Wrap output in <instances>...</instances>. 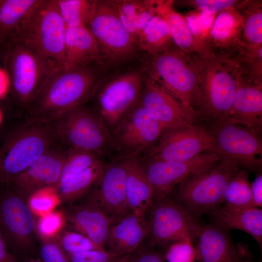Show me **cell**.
I'll return each mask as SVG.
<instances>
[{
  "instance_id": "1",
  "label": "cell",
  "mask_w": 262,
  "mask_h": 262,
  "mask_svg": "<svg viewBox=\"0 0 262 262\" xmlns=\"http://www.w3.org/2000/svg\"><path fill=\"white\" fill-rule=\"evenodd\" d=\"M197 70L200 99L196 110L200 119L211 125L229 119L234 95L243 78L233 61L204 47L189 53Z\"/></svg>"
},
{
  "instance_id": "2",
  "label": "cell",
  "mask_w": 262,
  "mask_h": 262,
  "mask_svg": "<svg viewBox=\"0 0 262 262\" xmlns=\"http://www.w3.org/2000/svg\"><path fill=\"white\" fill-rule=\"evenodd\" d=\"M98 81L91 65L62 68L42 86L26 108L34 120L50 122L83 104L95 91Z\"/></svg>"
},
{
  "instance_id": "3",
  "label": "cell",
  "mask_w": 262,
  "mask_h": 262,
  "mask_svg": "<svg viewBox=\"0 0 262 262\" xmlns=\"http://www.w3.org/2000/svg\"><path fill=\"white\" fill-rule=\"evenodd\" d=\"M2 65L8 78L9 90L25 108L42 86L63 68L20 41L12 42L6 46Z\"/></svg>"
},
{
  "instance_id": "4",
  "label": "cell",
  "mask_w": 262,
  "mask_h": 262,
  "mask_svg": "<svg viewBox=\"0 0 262 262\" xmlns=\"http://www.w3.org/2000/svg\"><path fill=\"white\" fill-rule=\"evenodd\" d=\"M150 56L146 78L196 111L200 94L199 78L189 53L171 45Z\"/></svg>"
},
{
  "instance_id": "5",
  "label": "cell",
  "mask_w": 262,
  "mask_h": 262,
  "mask_svg": "<svg viewBox=\"0 0 262 262\" xmlns=\"http://www.w3.org/2000/svg\"><path fill=\"white\" fill-rule=\"evenodd\" d=\"M56 138L67 147L104 158L113 154L111 131L95 109L83 104L48 123Z\"/></svg>"
},
{
  "instance_id": "6",
  "label": "cell",
  "mask_w": 262,
  "mask_h": 262,
  "mask_svg": "<svg viewBox=\"0 0 262 262\" xmlns=\"http://www.w3.org/2000/svg\"><path fill=\"white\" fill-rule=\"evenodd\" d=\"M240 169L236 164L221 160L210 170L179 184L171 198L199 221L202 215L210 213L223 203L226 186Z\"/></svg>"
},
{
  "instance_id": "7",
  "label": "cell",
  "mask_w": 262,
  "mask_h": 262,
  "mask_svg": "<svg viewBox=\"0 0 262 262\" xmlns=\"http://www.w3.org/2000/svg\"><path fill=\"white\" fill-rule=\"evenodd\" d=\"M66 29L56 0H41L23 23L14 41L28 44L63 67Z\"/></svg>"
},
{
  "instance_id": "8",
  "label": "cell",
  "mask_w": 262,
  "mask_h": 262,
  "mask_svg": "<svg viewBox=\"0 0 262 262\" xmlns=\"http://www.w3.org/2000/svg\"><path fill=\"white\" fill-rule=\"evenodd\" d=\"M148 213L149 229L145 243L165 251L178 242L196 241L202 225L169 196L153 201Z\"/></svg>"
},
{
  "instance_id": "9",
  "label": "cell",
  "mask_w": 262,
  "mask_h": 262,
  "mask_svg": "<svg viewBox=\"0 0 262 262\" xmlns=\"http://www.w3.org/2000/svg\"><path fill=\"white\" fill-rule=\"evenodd\" d=\"M55 139L49 124L36 120L12 135L0 148V181L10 183L49 149Z\"/></svg>"
},
{
  "instance_id": "10",
  "label": "cell",
  "mask_w": 262,
  "mask_h": 262,
  "mask_svg": "<svg viewBox=\"0 0 262 262\" xmlns=\"http://www.w3.org/2000/svg\"><path fill=\"white\" fill-rule=\"evenodd\" d=\"M164 129L146 111L140 101L111 131L114 159L139 158L157 142Z\"/></svg>"
},
{
  "instance_id": "11",
  "label": "cell",
  "mask_w": 262,
  "mask_h": 262,
  "mask_svg": "<svg viewBox=\"0 0 262 262\" xmlns=\"http://www.w3.org/2000/svg\"><path fill=\"white\" fill-rule=\"evenodd\" d=\"M85 27L97 41L98 62L119 63L131 58L137 49L135 40L109 1H98L95 15Z\"/></svg>"
},
{
  "instance_id": "12",
  "label": "cell",
  "mask_w": 262,
  "mask_h": 262,
  "mask_svg": "<svg viewBox=\"0 0 262 262\" xmlns=\"http://www.w3.org/2000/svg\"><path fill=\"white\" fill-rule=\"evenodd\" d=\"M205 152L217 154L215 140L210 129L196 123L164 130L155 145L139 158L182 162Z\"/></svg>"
},
{
  "instance_id": "13",
  "label": "cell",
  "mask_w": 262,
  "mask_h": 262,
  "mask_svg": "<svg viewBox=\"0 0 262 262\" xmlns=\"http://www.w3.org/2000/svg\"><path fill=\"white\" fill-rule=\"evenodd\" d=\"M217 154L239 167L259 171L262 165L261 132L228 122L211 125Z\"/></svg>"
},
{
  "instance_id": "14",
  "label": "cell",
  "mask_w": 262,
  "mask_h": 262,
  "mask_svg": "<svg viewBox=\"0 0 262 262\" xmlns=\"http://www.w3.org/2000/svg\"><path fill=\"white\" fill-rule=\"evenodd\" d=\"M138 159L152 188V202L169 196L182 181L210 170L221 160L214 152H205L182 162L149 158Z\"/></svg>"
},
{
  "instance_id": "15",
  "label": "cell",
  "mask_w": 262,
  "mask_h": 262,
  "mask_svg": "<svg viewBox=\"0 0 262 262\" xmlns=\"http://www.w3.org/2000/svg\"><path fill=\"white\" fill-rule=\"evenodd\" d=\"M107 164L103 158L93 153L67 149L60 177L55 187L60 202H72L87 193Z\"/></svg>"
},
{
  "instance_id": "16",
  "label": "cell",
  "mask_w": 262,
  "mask_h": 262,
  "mask_svg": "<svg viewBox=\"0 0 262 262\" xmlns=\"http://www.w3.org/2000/svg\"><path fill=\"white\" fill-rule=\"evenodd\" d=\"M144 79L139 72H127L111 80L99 90L95 109L110 131L139 102Z\"/></svg>"
},
{
  "instance_id": "17",
  "label": "cell",
  "mask_w": 262,
  "mask_h": 262,
  "mask_svg": "<svg viewBox=\"0 0 262 262\" xmlns=\"http://www.w3.org/2000/svg\"><path fill=\"white\" fill-rule=\"evenodd\" d=\"M128 159H114L107 164L88 197L95 201L113 225L132 213L126 195Z\"/></svg>"
},
{
  "instance_id": "18",
  "label": "cell",
  "mask_w": 262,
  "mask_h": 262,
  "mask_svg": "<svg viewBox=\"0 0 262 262\" xmlns=\"http://www.w3.org/2000/svg\"><path fill=\"white\" fill-rule=\"evenodd\" d=\"M140 102L164 130L181 128L197 123L196 111L145 78Z\"/></svg>"
},
{
  "instance_id": "19",
  "label": "cell",
  "mask_w": 262,
  "mask_h": 262,
  "mask_svg": "<svg viewBox=\"0 0 262 262\" xmlns=\"http://www.w3.org/2000/svg\"><path fill=\"white\" fill-rule=\"evenodd\" d=\"M52 146L11 181L20 192L30 196L39 189L57 184L66 150Z\"/></svg>"
},
{
  "instance_id": "20",
  "label": "cell",
  "mask_w": 262,
  "mask_h": 262,
  "mask_svg": "<svg viewBox=\"0 0 262 262\" xmlns=\"http://www.w3.org/2000/svg\"><path fill=\"white\" fill-rule=\"evenodd\" d=\"M35 227L34 213L20 197L10 193L0 196V231L3 236L25 245Z\"/></svg>"
},
{
  "instance_id": "21",
  "label": "cell",
  "mask_w": 262,
  "mask_h": 262,
  "mask_svg": "<svg viewBox=\"0 0 262 262\" xmlns=\"http://www.w3.org/2000/svg\"><path fill=\"white\" fill-rule=\"evenodd\" d=\"M196 240V262H253L237 249L229 230L216 224L202 226Z\"/></svg>"
},
{
  "instance_id": "22",
  "label": "cell",
  "mask_w": 262,
  "mask_h": 262,
  "mask_svg": "<svg viewBox=\"0 0 262 262\" xmlns=\"http://www.w3.org/2000/svg\"><path fill=\"white\" fill-rule=\"evenodd\" d=\"M67 218L79 233L101 249L106 250L113 223L95 201L87 196L84 202L71 209Z\"/></svg>"
},
{
  "instance_id": "23",
  "label": "cell",
  "mask_w": 262,
  "mask_h": 262,
  "mask_svg": "<svg viewBox=\"0 0 262 262\" xmlns=\"http://www.w3.org/2000/svg\"><path fill=\"white\" fill-rule=\"evenodd\" d=\"M227 122L261 132L262 83L242 79L236 90L230 116Z\"/></svg>"
},
{
  "instance_id": "24",
  "label": "cell",
  "mask_w": 262,
  "mask_h": 262,
  "mask_svg": "<svg viewBox=\"0 0 262 262\" xmlns=\"http://www.w3.org/2000/svg\"><path fill=\"white\" fill-rule=\"evenodd\" d=\"M148 229V213L144 215L131 213L113 225L105 249L121 255L131 254L142 243Z\"/></svg>"
},
{
  "instance_id": "25",
  "label": "cell",
  "mask_w": 262,
  "mask_h": 262,
  "mask_svg": "<svg viewBox=\"0 0 262 262\" xmlns=\"http://www.w3.org/2000/svg\"><path fill=\"white\" fill-rule=\"evenodd\" d=\"M98 57L97 41L85 26L66 27L63 68L89 66Z\"/></svg>"
},
{
  "instance_id": "26",
  "label": "cell",
  "mask_w": 262,
  "mask_h": 262,
  "mask_svg": "<svg viewBox=\"0 0 262 262\" xmlns=\"http://www.w3.org/2000/svg\"><path fill=\"white\" fill-rule=\"evenodd\" d=\"M210 213L214 224L227 229H235L251 235L259 245L262 244V210L254 207L237 209L226 205L219 206Z\"/></svg>"
},
{
  "instance_id": "27",
  "label": "cell",
  "mask_w": 262,
  "mask_h": 262,
  "mask_svg": "<svg viewBox=\"0 0 262 262\" xmlns=\"http://www.w3.org/2000/svg\"><path fill=\"white\" fill-rule=\"evenodd\" d=\"M126 195L132 213L144 215L148 213L153 191L138 158L128 159Z\"/></svg>"
},
{
  "instance_id": "28",
  "label": "cell",
  "mask_w": 262,
  "mask_h": 262,
  "mask_svg": "<svg viewBox=\"0 0 262 262\" xmlns=\"http://www.w3.org/2000/svg\"><path fill=\"white\" fill-rule=\"evenodd\" d=\"M41 0H0V45L14 41L30 13Z\"/></svg>"
},
{
  "instance_id": "29",
  "label": "cell",
  "mask_w": 262,
  "mask_h": 262,
  "mask_svg": "<svg viewBox=\"0 0 262 262\" xmlns=\"http://www.w3.org/2000/svg\"><path fill=\"white\" fill-rule=\"evenodd\" d=\"M109 2L115 9L121 23L136 43L142 31L156 14L151 1L124 0Z\"/></svg>"
},
{
  "instance_id": "30",
  "label": "cell",
  "mask_w": 262,
  "mask_h": 262,
  "mask_svg": "<svg viewBox=\"0 0 262 262\" xmlns=\"http://www.w3.org/2000/svg\"><path fill=\"white\" fill-rule=\"evenodd\" d=\"M151 3L156 14L167 23L172 40L178 48L188 53L200 49L196 46L185 18L172 8L171 1L151 0Z\"/></svg>"
},
{
  "instance_id": "31",
  "label": "cell",
  "mask_w": 262,
  "mask_h": 262,
  "mask_svg": "<svg viewBox=\"0 0 262 262\" xmlns=\"http://www.w3.org/2000/svg\"><path fill=\"white\" fill-rule=\"evenodd\" d=\"M172 41L167 23L155 14L138 37L136 45L137 48L151 55L169 48L172 45Z\"/></svg>"
},
{
  "instance_id": "32",
  "label": "cell",
  "mask_w": 262,
  "mask_h": 262,
  "mask_svg": "<svg viewBox=\"0 0 262 262\" xmlns=\"http://www.w3.org/2000/svg\"><path fill=\"white\" fill-rule=\"evenodd\" d=\"M96 0H56L59 13L66 27L86 26L97 12Z\"/></svg>"
},
{
  "instance_id": "33",
  "label": "cell",
  "mask_w": 262,
  "mask_h": 262,
  "mask_svg": "<svg viewBox=\"0 0 262 262\" xmlns=\"http://www.w3.org/2000/svg\"><path fill=\"white\" fill-rule=\"evenodd\" d=\"M225 205L237 209H246L254 205L248 174L240 169L229 181L223 197Z\"/></svg>"
},
{
  "instance_id": "34",
  "label": "cell",
  "mask_w": 262,
  "mask_h": 262,
  "mask_svg": "<svg viewBox=\"0 0 262 262\" xmlns=\"http://www.w3.org/2000/svg\"><path fill=\"white\" fill-rule=\"evenodd\" d=\"M242 17L231 11H224L216 18L211 30L214 41L220 45H229L237 41L240 31L243 28Z\"/></svg>"
},
{
  "instance_id": "35",
  "label": "cell",
  "mask_w": 262,
  "mask_h": 262,
  "mask_svg": "<svg viewBox=\"0 0 262 262\" xmlns=\"http://www.w3.org/2000/svg\"><path fill=\"white\" fill-rule=\"evenodd\" d=\"M60 202L54 187L39 189L32 194L28 205L34 214L42 215L48 213Z\"/></svg>"
},
{
  "instance_id": "36",
  "label": "cell",
  "mask_w": 262,
  "mask_h": 262,
  "mask_svg": "<svg viewBox=\"0 0 262 262\" xmlns=\"http://www.w3.org/2000/svg\"><path fill=\"white\" fill-rule=\"evenodd\" d=\"M61 232L58 242L67 254L95 249L103 250L82 233L67 231Z\"/></svg>"
},
{
  "instance_id": "37",
  "label": "cell",
  "mask_w": 262,
  "mask_h": 262,
  "mask_svg": "<svg viewBox=\"0 0 262 262\" xmlns=\"http://www.w3.org/2000/svg\"><path fill=\"white\" fill-rule=\"evenodd\" d=\"M64 214L59 212L51 211L40 215L36 225L37 231L45 240L54 238L65 225Z\"/></svg>"
},
{
  "instance_id": "38",
  "label": "cell",
  "mask_w": 262,
  "mask_h": 262,
  "mask_svg": "<svg viewBox=\"0 0 262 262\" xmlns=\"http://www.w3.org/2000/svg\"><path fill=\"white\" fill-rule=\"evenodd\" d=\"M197 259V249L190 240L172 244L167 248L164 254V260L168 262H195Z\"/></svg>"
},
{
  "instance_id": "39",
  "label": "cell",
  "mask_w": 262,
  "mask_h": 262,
  "mask_svg": "<svg viewBox=\"0 0 262 262\" xmlns=\"http://www.w3.org/2000/svg\"><path fill=\"white\" fill-rule=\"evenodd\" d=\"M244 34L252 46H262V13L261 10H255L243 19Z\"/></svg>"
},
{
  "instance_id": "40",
  "label": "cell",
  "mask_w": 262,
  "mask_h": 262,
  "mask_svg": "<svg viewBox=\"0 0 262 262\" xmlns=\"http://www.w3.org/2000/svg\"><path fill=\"white\" fill-rule=\"evenodd\" d=\"M70 262H113L123 256L106 250L95 249L67 254Z\"/></svg>"
},
{
  "instance_id": "41",
  "label": "cell",
  "mask_w": 262,
  "mask_h": 262,
  "mask_svg": "<svg viewBox=\"0 0 262 262\" xmlns=\"http://www.w3.org/2000/svg\"><path fill=\"white\" fill-rule=\"evenodd\" d=\"M40 253L43 262H70L67 253L54 238L44 241Z\"/></svg>"
},
{
  "instance_id": "42",
  "label": "cell",
  "mask_w": 262,
  "mask_h": 262,
  "mask_svg": "<svg viewBox=\"0 0 262 262\" xmlns=\"http://www.w3.org/2000/svg\"><path fill=\"white\" fill-rule=\"evenodd\" d=\"M165 251L144 242L132 253L131 262H164Z\"/></svg>"
},
{
  "instance_id": "43",
  "label": "cell",
  "mask_w": 262,
  "mask_h": 262,
  "mask_svg": "<svg viewBox=\"0 0 262 262\" xmlns=\"http://www.w3.org/2000/svg\"><path fill=\"white\" fill-rule=\"evenodd\" d=\"M192 6L207 13L215 14L222 10L237 6L233 0H196L190 1Z\"/></svg>"
},
{
  "instance_id": "44",
  "label": "cell",
  "mask_w": 262,
  "mask_h": 262,
  "mask_svg": "<svg viewBox=\"0 0 262 262\" xmlns=\"http://www.w3.org/2000/svg\"><path fill=\"white\" fill-rule=\"evenodd\" d=\"M185 19L189 30L194 36L198 37L203 34L200 22L199 13L188 14L185 16Z\"/></svg>"
},
{
  "instance_id": "45",
  "label": "cell",
  "mask_w": 262,
  "mask_h": 262,
  "mask_svg": "<svg viewBox=\"0 0 262 262\" xmlns=\"http://www.w3.org/2000/svg\"><path fill=\"white\" fill-rule=\"evenodd\" d=\"M251 190L252 194L254 205L256 207H262V175L259 173L254 180L251 183Z\"/></svg>"
},
{
  "instance_id": "46",
  "label": "cell",
  "mask_w": 262,
  "mask_h": 262,
  "mask_svg": "<svg viewBox=\"0 0 262 262\" xmlns=\"http://www.w3.org/2000/svg\"><path fill=\"white\" fill-rule=\"evenodd\" d=\"M215 15L204 11L199 13L200 22L203 33L212 28L214 21Z\"/></svg>"
},
{
  "instance_id": "47",
  "label": "cell",
  "mask_w": 262,
  "mask_h": 262,
  "mask_svg": "<svg viewBox=\"0 0 262 262\" xmlns=\"http://www.w3.org/2000/svg\"><path fill=\"white\" fill-rule=\"evenodd\" d=\"M0 262H16L14 256L8 251L4 238L0 231Z\"/></svg>"
},
{
  "instance_id": "48",
  "label": "cell",
  "mask_w": 262,
  "mask_h": 262,
  "mask_svg": "<svg viewBox=\"0 0 262 262\" xmlns=\"http://www.w3.org/2000/svg\"><path fill=\"white\" fill-rule=\"evenodd\" d=\"M113 262H131V253L123 255Z\"/></svg>"
},
{
  "instance_id": "49",
  "label": "cell",
  "mask_w": 262,
  "mask_h": 262,
  "mask_svg": "<svg viewBox=\"0 0 262 262\" xmlns=\"http://www.w3.org/2000/svg\"><path fill=\"white\" fill-rule=\"evenodd\" d=\"M6 47L0 45V64H2Z\"/></svg>"
},
{
  "instance_id": "50",
  "label": "cell",
  "mask_w": 262,
  "mask_h": 262,
  "mask_svg": "<svg viewBox=\"0 0 262 262\" xmlns=\"http://www.w3.org/2000/svg\"><path fill=\"white\" fill-rule=\"evenodd\" d=\"M2 120V114L1 110L0 108V126L1 124Z\"/></svg>"
},
{
  "instance_id": "51",
  "label": "cell",
  "mask_w": 262,
  "mask_h": 262,
  "mask_svg": "<svg viewBox=\"0 0 262 262\" xmlns=\"http://www.w3.org/2000/svg\"><path fill=\"white\" fill-rule=\"evenodd\" d=\"M28 262H43L42 261H37V260H32Z\"/></svg>"
}]
</instances>
